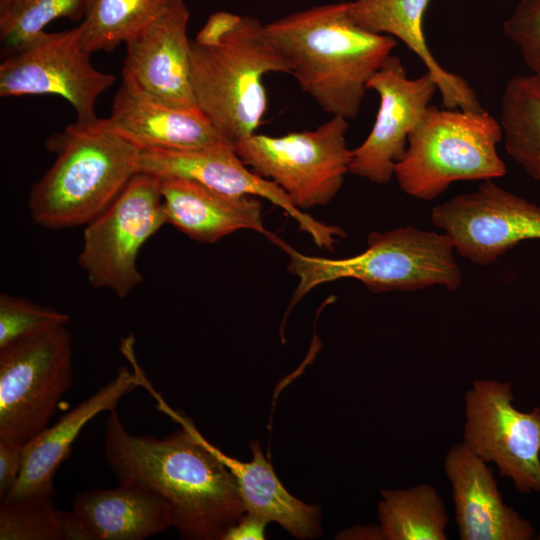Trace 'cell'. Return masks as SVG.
Returning a JSON list of instances; mask_svg holds the SVG:
<instances>
[{"label":"cell","mask_w":540,"mask_h":540,"mask_svg":"<svg viewBox=\"0 0 540 540\" xmlns=\"http://www.w3.org/2000/svg\"><path fill=\"white\" fill-rule=\"evenodd\" d=\"M444 470L452 486L455 522L461 540H531V523L502 498L494 471L463 443L450 448Z\"/></svg>","instance_id":"cell-16"},{"label":"cell","mask_w":540,"mask_h":540,"mask_svg":"<svg viewBox=\"0 0 540 540\" xmlns=\"http://www.w3.org/2000/svg\"><path fill=\"white\" fill-rule=\"evenodd\" d=\"M0 540H62L53 495L33 494L0 505Z\"/></svg>","instance_id":"cell-27"},{"label":"cell","mask_w":540,"mask_h":540,"mask_svg":"<svg viewBox=\"0 0 540 540\" xmlns=\"http://www.w3.org/2000/svg\"><path fill=\"white\" fill-rule=\"evenodd\" d=\"M142 387L156 400L157 409L180 424L158 439L129 433L116 410L106 421L104 452L119 482H134L165 500L173 527L184 539L224 540L228 530L246 513L237 479L199 438L186 416L173 410L147 377Z\"/></svg>","instance_id":"cell-1"},{"label":"cell","mask_w":540,"mask_h":540,"mask_svg":"<svg viewBox=\"0 0 540 540\" xmlns=\"http://www.w3.org/2000/svg\"><path fill=\"white\" fill-rule=\"evenodd\" d=\"M62 540H92L89 532L72 510L71 512L60 510Z\"/></svg>","instance_id":"cell-32"},{"label":"cell","mask_w":540,"mask_h":540,"mask_svg":"<svg viewBox=\"0 0 540 540\" xmlns=\"http://www.w3.org/2000/svg\"><path fill=\"white\" fill-rule=\"evenodd\" d=\"M108 119L121 136L140 150L231 145L199 109L171 104L124 81L114 96Z\"/></svg>","instance_id":"cell-17"},{"label":"cell","mask_w":540,"mask_h":540,"mask_svg":"<svg viewBox=\"0 0 540 540\" xmlns=\"http://www.w3.org/2000/svg\"><path fill=\"white\" fill-rule=\"evenodd\" d=\"M500 122L486 110L429 105L408 137L394 176L407 195L433 200L458 181L493 180L506 174L497 151Z\"/></svg>","instance_id":"cell-6"},{"label":"cell","mask_w":540,"mask_h":540,"mask_svg":"<svg viewBox=\"0 0 540 540\" xmlns=\"http://www.w3.org/2000/svg\"><path fill=\"white\" fill-rule=\"evenodd\" d=\"M267 521L245 513L226 533L224 540L264 539Z\"/></svg>","instance_id":"cell-31"},{"label":"cell","mask_w":540,"mask_h":540,"mask_svg":"<svg viewBox=\"0 0 540 540\" xmlns=\"http://www.w3.org/2000/svg\"><path fill=\"white\" fill-rule=\"evenodd\" d=\"M499 122L508 155L540 182V76L510 78L501 97Z\"/></svg>","instance_id":"cell-23"},{"label":"cell","mask_w":540,"mask_h":540,"mask_svg":"<svg viewBox=\"0 0 540 540\" xmlns=\"http://www.w3.org/2000/svg\"><path fill=\"white\" fill-rule=\"evenodd\" d=\"M72 384L67 325L0 349V439L24 445L42 432Z\"/></svg>","instance_id":"cell-8"},{"label":"cell","mask_w":540,"mask_h":540,"mask_svg":"<svg viewBox=\"0 0 540 540\" xmlns=\"http://www.w3.org/2000/svg\"><path fill=\"white\" fill-rule=\"evenodd\" d=\"M23 465V445L0 439V498L15 486Z\"/></svg>","instance_id":"cell-30"},{"label":"cell","mask_w":540,"mask_h":540,"mask_svg":"<svg viewBox=\"0 0 540 540\" xmlns=\"http://www.w3.org/2000/svg\"><path fill=\"white\" fill-rule=\"evenodd\" d=\"M189 18L185 1L172 0L156 19L129 39L122 79L171 104L199 109L191 81Z\"/></svg>","instance_id":"cell-15"},{"label":"cell","mask_w":540,"mask_h":540,"mask_svg":"<svg viewBox=\"0 0 540 540\" xmlns=\"http://www.w3.org/2000/svg\"><path fill=\"white\" fill-rule=\"evenodd\" d=\"M341 538L384 540L380 526L351 528L344 531Z\"/></svg>","instance_id":"cell-33"},{"label":"cell","mask_w":540,"mask_h":540,"mask_svg":"<svg viewBox=\"0 0 540 540\" xmlns=\"http://www.w3.org/2000/svg\"><path fill=\"white\" fill-rule=\"evenodd\" d=\"M431 221L460 256L482 266L493 264L522 241L540 240V205L493 180L435 206Z\"/></svg>","instance_id":"cell-12"},{"label":"cell","mask_w":540,"mask_h":540,"mask_svg":"<svg viewBox=\"0 0 540 540\" xmlns=\"http://www.w3.org/2000/svg\"><path fill=\"white\" fill-rule=\"evenodd\" d=\"M49 143L56 159L28 197L30 214L43 227L88 224L138 173L141 150L121 136L108 118L76 120Z\"/></svg>","instance_id":"cell-3"},{"label":"cell","mask_w":540,"mask_h":540,"mask_svg":"<svg viewBox=\"0 0 540 540\" xmlns=\"http://www.w3.org/2000/svg\"><path fill=\"white\" fill-rule=\"evenodd\" d=\"M161 179V178H160ZM167 222L193 240L214 243L242 229L277 236L264 226L262 204L255 196L224 194L185 179H161Z\"/></svg>","instance_id":"cell-19"},{"label":"cell","mask_w":540,"mask_h":540,"mask_svg":"<svg viewBox=\"0 0 540 540\" xmlns=\"http://www.w3.org/2000/svg\"><path fill=\"white\" fill-rule=\"evenodd\" d=\"M172 0H90L82 26V46L90 55L112 52L156 19Z\"/></svg>","instance_id":"cell-25"},{"label":"cell","mask_w":540,"mask_h":540,"mask_svg":"<svg viewBox=\"0 0 540 540\" xmlns=\"http://www.w3.org/2000/svg\"><path fill=\"white\" fill-rule=\"evenodd\" d=\"M116 81L97 70L82 46V26L43 32L0 64V95H57L73 107L78 121L97 119V99Z\"/></svg>","instance_id":"cell-11"},{"label":"cell","mask_w":540,"mask_h":540,"mask_svg":"<svg viewBox=\"0 0 540 540\" xmlns=\"http://www.w3.org/2000/svg\"><path fill=\"white\" fill-rule=\"evenodd\" d=\"M265 27L302 90L325 112L347 120L358 115L370 78L397 45L357 25L348 2L315 6Z\"/></svg>","instance_id":"cell-2"},{"label":"cell","mask_w":540,"mask_h":540,"mask_svg":"<svg viewBox=\"0 0 540 540\" xmlns=\"http://www.w3.org/2000/svg\"><path fill=\"white\" fill-rule=\"evenodd\" d=\"M509 382L479 379L465 394L463 444L522 493L540 492V407L514 406Z\"/></svg>","instance_id":"cell-10"},{"label":"cell","mask_w":540,"mask_h":540,"mask_svg":"<svg viewBox=\"0 0 540 540\" xmlns=\"http://www.w3.org/2000/svg\"><path fill=\"white\" fill-rule=\"evenodd\" d=\"M530 73L540 76V0H520L503 23Z\"/></svg>","instance_id":"cell-29"},{"label":"cell","mask_w":540,"mask_h":540,"mask_svg":"<svg viewBox=\"0 0 540 540\" xmlns=\"http://www.w3.org/2000/svg\"><path fill=\"white\" fill-rule=\"evenodd\" d=\"M432 0H355L349 13L360 27L403 42L434 79L445 108L482 111L475 91L460 75L439 64L424 34V15Z\"/></svg>","instance_id":"cell-20"},{"label":"cell","mask_w":540,"mask_h":540,"mask_svg":"<svg viewBox=\"0 0 540 540\" xmlns=\"http://www.w3.org/2000/svg\"><path fill=\"white\" fill-rule=\"evenodd\" d=\"M200 440L232 472L237 479L246 513L267 522H276L299 539H312L321 534V511L318 505L306 504L291 495L281 484L257 440L249 443L252 459L242 462L222 452L206 440Z\"/></svg>","instance_id":"cell-22"},{"label":"cell","mask_w":540,"mask_h":540,"mask_svg":"<svg viewBox=\"0 0 540 540\" xmlns=\"http://www.w3.org/2000/svg\"><path fill=\"white\" fill-rule=\"evenodd\" d=\"M348 120L332 116L314 130L273 137L252 134L235 143L241 160L256 174L274 182L302 209L327 205L350 172Z\"/></svg>","instance_id":"cell-7"},{"label":"cell","mask_w":540,"mask_h":540,"mask_svg":"<svg viewBox=\"0 0 540 540\" xmlns=\"http://www.w3.org/2000/svg\"><path fill=\"white\" fill-rule=\"evenodd\" d=\"M367 88L379 95V108L366 139L352 150L350 173L377 184L388 183L402 159L408 137L431 103L437 85L426 71L409 78L401 59L390 55Z\"/></svg>","instance_id":"cell-14"},{"label":"cell","mask_w":540,"mask_h":540,"mask_svg":"<svg viewBox=\"0 0 540 540\" xmlns=\"http://www.w3.org/2000/svg\"><path fill=\"white\" fill-rule=\"evenodd\" d=\"M90 0H0V39L10 54L45 32L52 21L83 20Z\"/></svg>","instance_id":"cell-26"},{"label":"cell","mask_w":540,"mask_h":540,"mask_svg":"<svg viewBox=\"0 0 540 540\" xmlns=\"http://www.w3.org/2000/svg\"><path fill=\"white\" fill-rule=\"evenodd\" d=\"M167 222L161 179L138 172L115 200L85 225L78 262L94 288L124 298L143 280L140 249Z\"/></svg>","instance_id":"cell-9"},{"label":"cell","mask_w":540,"mask_h":540,"mask_svg":"<svg viewBox=\"0 0 540 540\" xmlns=\"http://www.w3.org/2000/svg\"><path fill=\"white\" fill-rule=\"evenodd\" d=\"M139 386L136 371L120 367L112 380L24 444L20 476L2 501L18 500L33 494L54 496V475L69 457L72 444L82 428L99 413L116 410L120 400Z\"/></svg>","instance_id":"cell-18"},{"label":"cell","mask_w":540,"mask_h":540,"mask_svg":"<svg viewBox=\"0 0 540 540\" xmlns=\"http://www.w3.org/2000/svg\"><path fill=\"white\" fill-rule=\"evenodd\" d=\"M69 316L23 297L0 295V349L21 339L64 326Z\"/></svg>","instance_id":"cell-28"},{"label":"cell","mask_w":540,"mask_h":540,"mask_svg":"<svg viewBox=\"0 0 540 540\" xmlns=\"http://www.w3.org/2000/svg\"><path fill=\"white\" fill-rule=\"evenodd\" d=\"M138 172L161 179L190 180L228 195L264 198L293 218L318 247L329 251L334 249L337 238L345 236L341 228L322 223L297 208L279 186L246 166L231 145L141 150Z\"/></svg>","instance_id":"cell-13"},{"label":"cell","mask_w":540,"mask_h":540,"mask_svg":"<svg viewBox=\"0 0 540 540\" xmlns=\"http://www.w3.org/2000/svg\"><path fill=\"white\" fill-rule=\"evenodd\" d=\"M276 245L288 254V270L299 279L288 312L314 287L343 278L359 280L376 293L432 286L455 290L462 283L451 239L412 226L371 232L366 250L344 259L305 255L281 239Z\"/></svg>","instance_id":"cell-5"},{"label":"cell","mask_w":540,"mask_h":540,"mask_svg":"<svg viewBox=\"0 0 540 540\" xmlns=\"http://www.w3.org/2000/svg\"><path fill=\"white\" fill-rule=\"evenodd\" d=\"M72 508L92 540H143L173 526L168 503L129 481L111 489L82 491Z\"/></svg>","instance_id":"cell-21"},{"label":"cell","mask_w":540,"mask_h":540,"mask_svg":"<svg viewBox=\"0 0 540 540\" xmlns=\"http://www.w3.org/2000/svg\"><path fill=\"white\" fill-rule=\"evenodd\" d=\"M378 503L384 540H446L449 517L437 490L421 483L406 489H382Z\"/></svg>","instance_id":"cell-24"},{"label":"cell","mask_w":540,"mask_h":540,"mask_svg":"<svg viewBox=\"0 0 540 540\" xmlns=\"http://www.w3.org/2000/svg\"><path fill=\"white\" fill-rule=\"evenodd\" d=\"M190 59L197 106L232 146L254 134L262 121L267 109L264 77L291 73L265 24L251 16L237 15L215 44L191 40Z\"/></svg>","instance_id":"cell-4"}]
</instances>
